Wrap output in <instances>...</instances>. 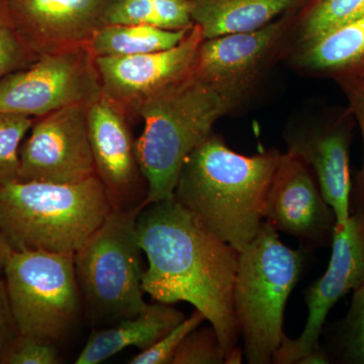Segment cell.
<instances>
[{
	"mask_svg": "<svg viewBox=\"0 0 364 364\" xmlns=\"http://www.w3.org/2000/svg\"><path fill=\"white\" fill-rule=\"evenodd\" d=\"M203 40L195 25L178 45L165 51L95 57L102 92L128 114H135L146 98L191 73Z\"/></svg>",
	"mask_w": 364,
	"mask_h": 364,
	"instance_id": "cell-15",
	"label": "cell"
},
{
	"mask_svg": "<svg viewBox=\"0 0 364 364\" xmlns=\"http://www.w3.org/2000/svg\"><path fill=\"white\" fill-rule=\"evenodd\" d=\"M143 208H112L74 254L83 306L97 328L134 317L145 306L143 250L136 232Z\"/></svg>",
	"mask_w": 364,
	"mask_h": 364,
	"instance_id": "cell-6",
	"label": "cell"
},
{
	"mask_svg": "<svg viewBox=\"0 0 364 364\" xmlns=\"http://www.w3.org/2000/svg\"><path fill=\"white\" fill-rule=\"evenodd\" d=\"M232 111L229 102L193 72L141 102L134 114L145 123L136 142L147 184L145 207L173 198L186 158L213 133L215 122Z\"/></svg>",
	"mask_w": 364,
	"mask_h": 364,
	"instance_id": "cell-4",
	"label": "cell"
},
{
	"mask_svg": "<svg viewBox=\"0 0 364 364\" xmlns=\"http://www.w3.org/2000/svg\"><path fill=\"white\" fill-rule=\"evenodd\" d=\"M104 25H143L163 30H188L195 26L189 0H112Z\"/></svg>",
	"mask_w": 364,
	"mask_h": 364,
	"instance_id": "cell-21",
	"label": "cell"
},
{
	"mask_svg": "<svg viewBox=\"0 0 364 364\" xmlns=\"http://www.w3.org/2000/svg\"><path fill=\"white\" fill-rule=\"evenodd\" d=\"M2 255L18 331L58 343L78 322L83 306L74 254L14 250L4 243Z\"/></svg>",
	"mask_w": 364,
	"mask_h": 364,
	"instance_id": "cell-7",
	"label": "cell"
},
{
	"mask_svg": "<svg viewBox=\"0 0 364 364\" xmlns=\"http://www.w3.org/2000/svg\"><path fill=\"white\" fill-rule=\"evenodd\" d=\"M308 251L287 247L264 221L253 241L239 252L234 306L249 364L272 363L286 335L287 299L299 282Z\"/></svg>",
	"mask_w": 364,
	"mask_h": 364,
	"instance_id": "cell-5",
	"label": "cell"
},
{
	"mask_svg": "<svg viewBox=\"0 0 364 364\" xmlns=\"http://www.w3.org/2000/svg\"><path fill=\"white\" fill-rule=\"evenodd\" d=\"M2 243L1 239H0V277H2V269H4V255H2Z\"/></svg>",
	"mask_w": 364,
	"mask_h": 364,
	"instance_id": "cell-32",
	"label": "cell"
},
{
	"mask_svg": "<svg viewBox=\"0 0 364 364\" xmlns=\"http://www.w3.org/2000/svg\"><path fill=\"white\" fill-rule=\"evenodd\" d=\"M36 117L0 112V186L18 181L21 144Z\"/></svg>",
	"mask_w": 364,
	"mask_h": 364,
	"instance_id": "cell-24",
	"label": "cell"
},
{
	"mask_svg": "<svg viewBox=\"0 0 364 364\" xmlns=\"http://www.w3.org/2000/svg\"><path fill=\"white\" fill-rule=\"evenodd\" d=\"M205 315L198 310L193 311L191 317L184 318L159 341L149 348L140 351L130 360V364H171L177 349L182 341L193 330L198 329L203 321Z\"/></svg>",
	"mask_w": 364,
	"mask_h": 364,
	"instance_id": "cell-27",
	"label": "cell"
},
{
	"mask_svg": "<svg viewBox=\"0 0 364 364\" xmlns=\"http://www.w3.org/2000/svg\"><path fill=\"white\" fill-rule=\"evenodd\" d=\"M355 117L348 107L324 105L287 124V152L301 158L315 174L322 195L336 215L337 227L350 215V149Z\"/></svg>",
	"mask_w": 364,
	"mask_h": 364,
	"instance_id": "cell-11",
	"label": "cell"
},
{
	"mask_svg": "<svg viewBox=\"0 0 364 364\" xmlns=\"http://www.w3.org/2000/svg\"><path fill=\"white\" fill-rule=\"evenodd\" d=\"M61 358L57 342L44 337L18 334L0 364H58Z\"/></svg>",
	"mask_w": 364,
	"mask_h": 364,
	"instance_id": "cell-28",
	"label": "cell"
},
{
	"mask_svg": "<svg viewBox=\"0 0 364 364\" xmlns=\"http://www.w3.org/2000/svg\"><path fill=\"white\" fill-rule=\"evenodd\" d=\"M279 150L239 154L212 133L186 158L173 198L208 232L238 252L265 221V205Z\"/></svg>",
	"mask_w": 364,
	"mask_h": 364,
	"instance_id": "cell-2",
	"label": "cell"
},
{
	"mask_svg": "<svg viewBox=\"0 0 364 364\" xmlns=\"http://www.w3.org/2000/svg\"><path fill=\"white\" fill-rule=\"evenodd\" d=\"M265 221L293 236L301 247L331 246L337 226L334 210L324 198L313 170L293 153L280 155L265 205Z\"/></svg>",
	"mask_w": 364,
	"mask_h": 364,
	"instance_id": "cell-13",
	"label": "cell"
},
{
	"mask_svg": "<svg viewBox=\"0 0 364 364\" xmlns=\"http://www.w3.org/2000/svg\"><path fill=\"white\" fill-rule=\"evenodd\" d=\"M86 116L95 171L112 208L145 207L147 191H142L128 112L102 92L87 105Z\"/></svg>",
	"mask_w": 364,
	"mask_h": 364,
	"instance_id": "cell-14",
	"label": "cell"
},
{
	"mask_svg": "<svg viewBox=\"0 0 364 364\" xmlns=\"http://www.w3.org/2000/svg\"><path fill=\"white\" fill-rule=\"evenodd\" d=\"M244 351L243 349L239 348L238 346L235 347L233 350L230 351L226 358H225V363L227 364H240L243 360Z\"/></svg>",
	"mask_w": 364,
	"mask_h": 364,
	"instance_id": "cell-31",
	"label": "cell"
},
{
	"mask_svg": "<svg viewBox=\"0 0 364 364\" xmlns=\"http://www.w3.org/2000/svg\"><path fill=\"white\" fill-rule=\"evenodd\" d=\"M102 93L95 57L87 45L40 55L25 68L0 79V112L33 117L74 105H88Z\"/></svg>",
	"mask_w": 364,
	"mask_h": 364,
	"instance_id": "cell-8",
	"label": "cell"
},
{
	"mask_svg": "<svg viewBox=\"0 0 364 364\" xmlns=\"http://www.w3.org/2000/svg\"><path fill=\"white\" fill-rule=\"evenodd\" d=\"M112 0H6L14 28L36 55L87 45Z\"/></svg>",
	"mask_w": 364,
	"mask_h": 364,
	"instance_id": "cell-16",
	"label": "cell"
},
{
	"mask_svg": "<svg viewBox=\"0 0 364 364\" xmlns=\"http://www.w3.org/2000/svg\"><path fill=\"white\" fill-rule=\"evenodd\" d=\"M189 31L143 25H104L93 33L87 47L95 58L165 51L178 45Z\"/></svg>",
	"mask_w": 364,
	"mask_h": 364,
	"instance_id": "cell-20",
	"label": "cell"
},
{
	"mask_svg": "<svg viewBox=\"0 0 364 364\" xmlns=\"http://www.w3.org/2000/svg\"><path fill=\"white\" fill-rule=\"evenodd\" d=\"M136 232L148 260L145 294L160 303L195 306L217 332L226 358L240 337L234 306L238 251L208 232L174 198L144 207Z\"/></svg>",
	"mask_w": 364,
	"mask_h": 364,
	"instance_id": "cell-1",
	"label": "cell"
},
{
	"mask_svg": "<svg viewBox=\"0 0 364 364\" xmlns=\"http://www.w3.org/2000/svg\"><path fill=\"white\" fill-rule=\"evenodd\" d=\"M291 51V64L306 75L335 82L364 78V16Z\"/></svg>",
	"mask_w": 364,
	"mask_h": 364,
	"instance_id": "cell-18",
	"label": "cell"
},
{
	"mask_svg": "<svg viewBox=\"0 0 364 364\" xmlns=\"http://www.w3.org/2000/svg\"><path fill=\"white\" fill-rule=\"evenodd\" d=\"M342 92L348 102V107L355 117L356 124L360 131L363 145V167L354 176L353 181L364 191V78L344 79L337 81Z\"/></svg>",
	"mask_w": 364,
	"mask_h": 364,
	"instance_id": "cell-29",
	"label": "cell"
},
{
	"mask_svg": "<svg viewBox=\"0 0 364 364\" xmlns=\"http://www.w3.org/2000/svg\"><path fill=\"white\" fill-rule=\"evenodd\" d=\"M322 333H327L322 347L330 363L364 364V284L353 291L346 316Z\"/></svg>",
	"mask_w": 364,
	"mask_h": 364,
	"instance_id": "cell-22",
	"label": "cell"
},
{
	"mask_svg": "<svg viewBox=\"0 0 364 364\" xmlns=\"http://www.w3.org/2000/svg\"><path fill=\"white\" fill-rule=\"evenodd\" d=\"M329 265L323 277L304 291L308 318L298 338L284 335L272 363L299 364L321 348V335L330 310L340 299L364 284V191L352 179L350 215L335 229Z\"/></svg>",
	"mask_w": 364,
	"mask_h": 364,
	"instance_id": "cell-9",
	"label": "cell"
},
{
	"mask_svg": "<svg viewBox=\"0 0 364 364\" xmlns=\"http://www.w3.org/2000/svg\"><path fill=\"white\" fill-rule=\"evenodd\" d=\"M86 111L74 105L36 117L21 144L18 181L76 183L97 176Z\"/></svg>",
	"mask_w": 364,
	"mask_h": 364,
	"instance_id": "cell-12",
	"label": "cell"
},
{
	"mask_svg": "<svg viewBox=\"0 0 364 364\" xmlns=\"http://www.w3.org/2000/svg\"><path fill=\"white\" fill-rule=\"evenodd\" d=\"M296 21L287 13L257 30L205 39L191 72L218 91L234 111L282 57Z\"/></svg>",
	"mask_w": 364,
	"mask_h": 364,
	"instance_id": "cell-10",
	"label": "cell"
},
{
	"mask_svg": "<svg viewBox=\"0 0 364 364\" xmlns=\"http://www.w3.org/2000/svg\"><path fill=\"white\" fill-rule=\"evenodd\" d=\"M97 176L76 183L0 186V239L14 250L75 254L112 212Z\"/></svg>",
	"mask_w": 364,
	"mask_h": 364,
	"instance_id": "cell-3",
	"label": "cell"
},
{
	"mask_svg": "<svg viewBox=\"0 0 364 364\" xmlns=\"http://www.w3.org/2000/svg\"><path fill=\"white\" fill-rule=\"evenodd\" d=\"M18 334L20 331L11 311L6 282L4 277H0V358L4 356Z\"/></svg>",
	"mask_w": 364,
	"mask_h": 364,
	"instance_id": "cell-30",
	"label": "cell"
},
{
	"mask_svg": "<svg viewBox=\"0 0 364 364\" xmlns=\"http://www.w3.org/2000/svg\"><path fill=\"white\" fill-rule=\"evenodd\" d=\"M183 314L168 304H145L141 312L105 327L95 328L75 364H98L128 347L142 351L159 341L184 320Z\"/></svg>",
	"mask_w": 364,
	"mask_h": 364,
	"instance_id": "cell-17",
	"label": "cell"
},
{
	"mask_svg": "<svg viewBox=\"0 0 364 364\" xmlns=\"http://www.w3.org/2000/svg\"><path fill=\"white\" fill-rule=\"evenodd\" d=\"M301 0H189L191 18L205 39L257 30L284 16Z\"/></svg>",
	"mask_w": 364,
	"mask_h": 364,
	"instance_id": "cell-19",
	"label": "cell"
},
{
	"mask_svg": "<svg viewBox=\"0 0 364 364\" xmlns=\"http://www.w3.org/2000/svg\"><path fill=\"white\" fill-rule=\"evenodd\" d=\"M363 16L364 0H313L291 36L296 44L310 42Z\"/></svg>",
	"mask_w": 364,
	"mask_h": 364,
	"instance_id": "cell-23",
	"label": "cell"
},
{
	"mask_svg": "<svg viewBox=\"0 0 364 364\" xmlns=\"http://www.w3.org/2000/svg\"><path fill=\"white\" fill-rule=\"evenodd\" d=\"M38 57L14 28L6 0H0V79L30 65Z\"/></svg>",
	"mask_w": 364,
	"mask_h": 364,
	"instance_id": "cell-25",
	"label": "cell"
},
{
	"mask_svg": "<svg viewBox=\"0 0 364 364\" xmlns=\"http://www.w3.org/2000/svg\"><path fill=\"white\" fill-rule=\"evenodd\" d=\"M225 363L221 344L213 326L189 333L177 349L171 364Z\"/></svg>",
	"mask_w": 364,
	"mask_h": 364,
	"instance_id": "cell-26",
	"label": "cell"
}]
</instances>
